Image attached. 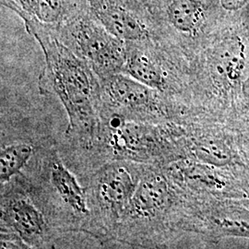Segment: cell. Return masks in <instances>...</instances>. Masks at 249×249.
<instances>
[{
    "label": "cell",
    "instance_id": "4fadbf2b",
    "mask_svg": "<svg viewBox=\"0 0 249 249\" xmlns=\"http://www.w3.org/2000/svg\"><path fill=\"white\" fill-rule=\"evenodd\" d=\"M195 153L201 161L215 166H224L231 160V154L227 147L213 139H205L196 143Z\"/></svg>",
    "mask_w": 249,
    "mask_h": 249
},
{
    "label": "cell",
    "instance_id": "8fae6325",
    "mask_svg": "<svg viewBox=\"0 0 249 249\" xmlns=\"http://www.w3.org/2000/svg\"><path fill=\"white\" fill-rule=\"evenodd\" d=\"M10 1V0H9ZM9 3V7L21 11L43 24H55L62 18V0H17Z\"/></svg>",
    "mask_w": 249,
    "mask_h": 249
},
{
    "label": "cell",
    "instance_id": "2e32d148",
    "mask_svg": "<svg viewBox=\"0 0 249 249\" xmlns=\"http://www.w3.org/2000/svg\"><path fill=\"white\" fill-rule=\"evenodd\" d=\"M242 90H243V93L245 94V96L249 98V76L247 78V80L244 81L243 86H242Z\"/></svg>",
    "mask_w": 249,
    "mask_h": 249
},
{
    "label": "cell",
    "instance_id": "5b68a950",
    "mask_svg": "<svg viewBox=\"0 0 249 249\" xmlns=\"http://www.w3.org/2000/svg\"><path fill=\"white\" fill-rule=\"evenodd\" d=\"M1 223L27 246H38L45 239L47 225L41 211L26 196H2Z\"/></svg>",
    "mask_w": 249,
    "mask_h": 249
},
{
    "label": "cell",
    "instance_id": "7a4b0ae2",
    "mask_svg": "<svg viewBox=\"0 0 249 249\" xmlns=\"http://www.w3.org/2000/svg\"><path fill=\"white\" fill-rule=\"evenodd\" d=\"M122 162L115 160L99 170L88 194L99 213L113 223L124 218L141 178Z\"/></svg>",
    "mask_w": 249,
    "mask_h": 249
},
{
    "label": "cell",
    "instance_id": "3957f363",
    "mask_svg": "<svg viewBox=\"0 0 249 249\" xmlns=\"http://www.w3.org/2000/svg\"><path fill=\"white\" fill-rule=\"evenodd\" d=\"M73 30L76 50L101 80L124 71L127 53L124 41L88 20L80 21Z\"/></svg>",
    "mask_w": 249,
    "mask_h": 249
},
{
    "label": "cell",
    "instance_id": "9a60e30c",
    "mask_svg": "<svg viewBox=\"0 0 249 249\" xmlns=\"http://www.w3.org/2000/svg\"><path fill=\"white\" fill-rule=\"evenodd\" d=\"M249 0H221L223 9L229 11H236L248 4Z\"/></svg>",
    "mask_w": 249,
    "mask_h": 249
},
{
    "label": "cell",
    "instance_id": "7c38bea8",
    "mask_svg": "<svg viewBox=\"0 0 249 249\" xmlns=\"http://www.w3.org/2000/svg\"><path fill=\"white\" fill-rule=\"evenodd\" d=\"M170 22L178 31L189 33L200 22L203 12L196 0H174L167 9Z\"/></svg>",
    "mask_w": 249,
    "mask_h": 249
},
{
    "label": "cell",
    "instance_id": "6da1fadb",
    "mask_svg": "<svg viewBox=\"0 0 249 249\" xmlns=\"http://www.w3.org/2000/svg\"><path fill=\"white\" fill-rule=\"evenodd\" d=\"M28 31L41 45L45 67L40 76L42 93L60 100L69 119L68 134L86 146L98 135L101 121V88L88 63L56 38L46 33L43 24L18 11Z\"/></svg>",
    "mask_w": 249,
    "mask_h": 249
},
{
    "label": "cell",
    "instance_id": "52a82bcc",
    "mask_svg": "<svg viewBox=\"0 0 249 249\" xmlns=\"http://www.w3.org/2000/svg\"><path fill=\"white\" fill-rule=\"evenodd\" d=\"M168 199L169 191L163 178L154 174L143 175L122 221L145 222L156 217L166 207Z\"/></svg>",
    "mask_w": 249,
    "mask_h": 249
},
{
    "label": "cell",
    "instance_id": "9c48e42d",
    "mask_svg": "<svg viewBox=\"0 0 249 249\" xmlns=\"http://www.w3.org/2000/svg\"><path fill=\"white\" fill-rule=\"evenodd\" d=\"M126 61L124 71L152 89H159L163 86V76L149 53L142 48H126Z\"/></svg>",
    "mask_w": 249,
    "mask_h": 249
},
{
    "label": "cell",
    "instance_id": "277c9868",
    "mask_svg": "<svg viewBox=\"0 0 249 249\" xmlns=\"http://www.w3.org/2000/svg\"><path fill=\"white\" fill-rule=\"evenodd\" d=\"M103 95L113 113L145 117L154 106V91L151 87L122 73L102 80Z\"/></svg>",
    "mask_w": 249,
    "mask_h": 249
},
{
    "label": "cell",
    "instance_id": "ba28073f",
    "mask_svg": "<svg viewBox=\"0 0 249 249\" xmlns=\"http://www.w3.org/2000/svg\"><path fill=\"white\" fill-rule=\"evenodd\" d=\"M91 8L101 24L116 38L124 42L145 40V25L121 5L113 0H91Z\"/></svg>",
    "mask_w": 249,
    "mask_h": 249
},
{
    "label": "cell",
    "instance_id": "5bb4252c",
    "mask_svg": "<svg viewBox=\"0 0 249 249\" xmlns=\"http://www.w3.org/2000/svg\"><path fill=\"white\" fill-rule=\"evenodd\" d=\"M215 223L223 230L249 237V212L245 210H225L215 218Z\"/></svg>",
    "mask_w": 249,
    "mask_h": 249
},
{
    "label": "cell",
    "instance_id": "30bf717a",
    "mask_svg": "<svg viewBox=\"0 0 249 249\" xmlns=\"http://www.w3.org/2000/svg\"><path fill=\"white\" fill-rule=\"evenodd\" d=\"M34 151V147L28 143H13L2 148L0 153V182L2 186L25 167Z\"/></svg>",
    "mask_w": 249,
    "mask_h": 249
},
{
    "label": "cell",
    "instance_id": "8992f818",
    "mask_svg": "<svg viewBox=\"0 0 249 249\" xmlns=\"http://www.w3.org/2000/svg\"><path fill=\"white\" fill-rule=\"evenodd\" d=\"M47 172L50 188L64 209L78 220L88 218L90 214L88 194L56 153L48 158Z\"/></svg>",
    "mask_w": 249,
    "mask_h": 249
}]
</instances>
